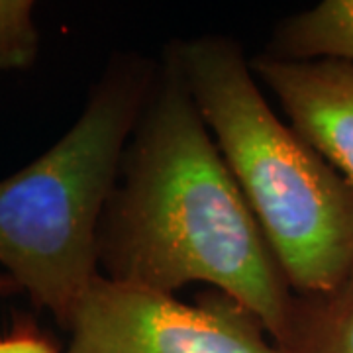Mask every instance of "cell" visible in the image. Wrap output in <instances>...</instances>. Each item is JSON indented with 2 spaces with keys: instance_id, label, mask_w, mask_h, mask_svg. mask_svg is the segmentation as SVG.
I'll list each match as a JSON object with an SVG mask.
<instances>
[{
  "instance_id": "1",
  "label": "cell",
  "mask_w": 353,
  "mask_h": 353,
  "mask_svg": "<svg viewBox=\"0 0 353 353\" xmlns=\"http://www.w3.org/2000/svg\"><path fill=\"white\" fill-rule=\"evenodd\" d=\"M99 269L114 283L173 296L204 283L289 345L299 296L167 59L102 216Z\"/></svg>"
},
{
  "instance_id": "2",
  "label": "cell",
  "mask_w": 353,
  "mask_h": 353,
  "mask_svg": "<svg viewBox=\"0 0 353 353\" xmlns=\"http://www.w3.org/2000/svg\"><path fill=\"white\" fill-rule=\"evenodd\" d=\"M167 61L301 299L353 273V190L265 99L252 61L228 38L175 43Z\"/></svg>"
},
{
  "instance_id": "3",
  "label": "cell",
  "mask_w": 353,
  "mask_h": 353,
  "mask_svg": "<svg viewBox=\"0 0 353 353\" xmlns=\"http://www.w3.org/2000/svg\"><path fill=\"white\" fill-rule=\"evenodd\" d=\"M157 73L143 57L114 59L63 138L0 181V265L63 328L101 277L102 216Z\"/></svg>"
},
{
  "instance_id": "4",
  "label": "cell",
  "mask_w": 353,
  "mask_h": 353,
  "mask_svg": "<svg viewBox=\"0 0 353 353\" xmlns=\"http://www.w3.org/2000/svg\"><path fill=\"white\" fill-rule=\"evenodd\" d=\"M65 353H290L224 292L196 303L101 277L77 304Z\"/></svg>"
},
{
  "instance_id": "5",
  "label": "cell",
  "mask_w": 353,
  "mask_h": 353,
  "mask_svg": "<svg viewBox=\"0 0 353 353\" xmlns=\"http://www.w3.org/2000/svg\"><path fill=\"white\" fill-rule=\"evenodd\" d=\"M289 124L353 190V63L338 59H252Z\"/></svg>"
},
{
  "instance_id": "6",
  "label": "cell",
  "mask_w": 353,
  "mask_h": 353,
  "mask_svg": "<svg viewBox=\"0 0 353 353\" xmlns=\"http://www.w3.org/2000/svg\"><path fill=\"white\" fill-rule=\"evenodd\" d=\"M265 55L289 61L353 63V0H322L275 28Z\"/></svg>"
},
{
  "instance_id": "7",
  "label": "cell",
  "mask_w": 353,
  "mask_h": 353,
  "mask_svg": "<svg viewBox=\"0 0 353 353\" xmlns=\"http://www.w3.org/2000/svg\"><path fill=\"white\" fill-rule=\"evenodd\" d=\"M287 350L290 353H353V273L324 296H299Z\"/></svg>"
},
{
  "instance_id": "8",
  "label": "cell",
  "mask_w": 353,
  "mask_h": 353,
  "mask_svg": "<svg viewBox=\"0 0 353 353\" xmlns=\"http://www.w3.org/2000/svg\"><path fill=\"white\" fill-rule=\"evenodd\" d=\"M38 48L34 2L0 0V73L30 67L38 55Z\"/></svg>"
},
{
  "instance_id": "9",
  "label": "cell",
  "mask_w": 353,
  "mask_h": 353,
  "mask_svg": "<svg viewBox=\"0 0 353 353\" xmlns=\"http://www.w3.org/2000/svg\"><path fill=\"white\" fill-rule=\"evenodd\" d=\"M0 353H55L46 340L32 334L0 338Z\"/></svg>"
},
{
  "instance_id": "10",
  "label": "cell",
  "mask_w": 353,
  "mask_h": 353,
  "mask_svg": "<svg viewBox=\"0 0 353 353\" xmlns=\"http://www.w3.org/2000/svg\"><path fill=\"white\" fill-rule=\"evenodd\" d=\"M18 289V285L14 283L12 279L8 277V275H0V294H12Z\"/></svg>"
}]
</instances>
